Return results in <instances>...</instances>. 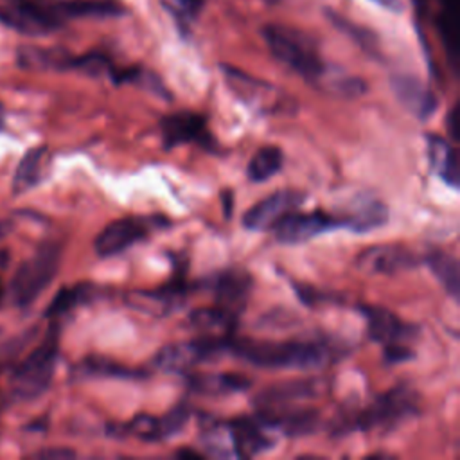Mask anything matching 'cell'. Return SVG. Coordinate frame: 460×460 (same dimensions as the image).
<instances>
[{
  "mask_svg": "<svg viewBox=\"0 0 460 460\" xmlns=\"http://www.w3.org/2000/svg\"><path fill=\"white\" fill-rule=\"evenodd\" d=\"M305 199V194L295 189H280L252 205L244 216L243 225L248 230H268L280 217L296 210Z\"/></svg>",
  "mask_w": 460,
  "mask_h": 460,
  "instance_id": "7c38bea8",
  "label": "cell"
},
{
  "mask_svg": "<svg viewBox=\"0 0 460 460\" xmlns=\"http://www.w3.org/2000/svg\"><path fill=\"white\" fill-rule=\"evenodd\" d=\"M329 20L336 25V29H340L341 32H345L350 40H354L363 50L370 52L372 56H377V38L372 31H368L363 25H356L350 20L343 18L341 14L334 13V11H327Z\"/></svg>",
  "mask_w": 460,
  "mask_h": 460,
  "instance_id": "1f68e13d",
  "label": "cell"
},
{
  "mask_svg": "<svg viewBox=\"0 0 460 460\" xmlns=\"http://www.w3.org/2000/svg\"><path fill=\"white\" fill-rule=\"evenodd\" d=\"M61 255L59 243L45 241L18 266L11 280V296L18 307L31 305L47 289L59 270Z\"/></svg>",
  "mask_w": 460,
  "mask_h": 460,
  "instance_id": "277c9868",
  "label": "cell"
},
{
  "mask_svg": "<svg viewBox=\"0 0 460 460\" xmlns=\"http://www.w3.org/2000/svg\"><path fill=\"white\" fill-rule=\"evenodd\" d=\"M47 158H49V151L45 146L32 147L23 155V158L20 160V164L14 171V178H13L14 194L27 192L41 181Z\"/></svg>",
  "mask_w": 460,
  "mask_h": 460,
  "instance_id": "cb8c5ba5",
  "label": "cell"
},
{
  "mask_svg": "<svg viewBox=\"0 0 460 460\" xmlns=\"http://www.w3.org/2000/svg\"><path fill=\"white\" fill-rule=\"evenodd\" d=\"M284 164V153L277 146H262L255 151V155L250 158L246 167V176L250 181H266L273 178Z\"/></svg>",
  "mask_w": 460,
  "mask_h": 460,
  "instance_id": "f1b7e54d",
  "label": "cell"
},
{
  "mask_svg": "<svg viewBox=\"0 0 460 460\" xmlns=\"http://www.w3.org/2000/svg\"><path fill=\"white\" fill-rule=\"evenodd\" d=\"M38 458H45V460H54V458H59V460H65V458H72L75 456V453L68 447H49V449H43V451H38L36 453Z\"/></svg>",
  "mask_w": 460,
  "mask_h": 460,
  "instance_id": "d590c367",
  "label": "cell"
},
{
  "mask_svg": "<svg viewBox=\"0 0 460 460\" xmlns=\"http://www.w3.org/2000/svg\"><path fill=\"white\" fill-rule=\"evenodd\" d=\"M59 354V325L54 323L43 340L23 358L11 377L13 394L22 401H32L50 386Z\"/></svg>",
  "mask_w": 460,
  "mask_h": 460,
  "instance_id": "3957f363",
  "label": "cell"
},
{
  "mask_svg": "<svg viewBox=\"0 0 460 460\" xmlns=\"http://www.w3.org/2000/svg\"><path fill=\"white\" fill-rule=\"evenodd\" d=\"M225 75L232 90L259 111H277V108L286 104V101L275 95L277 90L268 83L250 77L248 74H243L232 66H225Z\"/></svg>",
  "mask_w": 460,
  "mask_h": 460,
  "instance_id": "ac0fdd59",
  "label": "cell"
},
{
  "mask_svg": "<svg viewBox=\"0 0 460 460\" xmlns=\"http://www.w3.org/2000/svg\"><path fill=\"white\" fill-rule=\"evenodd\" d=\"M203 447L216 456H234L228 422H212L201 431Z\"/></svg>",
  "mask_w": 460,
  "mask_h": 460,
  "instance_id": "4dcf8cb0",
  "label": "cell"
},
{
  "mask_svg": "<svg viewBox=\"0 0 460 460\" xmlns=\"http://www.w3.org/2000/svg\"><path fill=\"white\" fill-rule=\"evenodd\" d=\"M70 70H77L83 72L86 75H111L115 70V65L111 63V59L101 52H88L83 56H74L72 63H70Z\"/></svg>",
  "mask_w": 460,
  "mask_h": 460,
  "instance_id": "d6a6232c",
  "label": "cell"
},
{
  "mask_svg": "<svg viewBox=\"0 0 460 460\" xmlns=\"http://www.w3.org/2000/svg\"><path fill=\"white\" fill-rule=\"evenodd\" d=\"M97 291H99L97 286H92V284H75V286L61 288L56 293V296L52 298V302L49 304L45 316L59 318V316L74 311L75 307L95 300Z\"/></svg>",
  "mask_w": 460,
  "mask_h": 460,
  "instance_id": "484cf974",
  "label": "cell"
},
{
  "mask_svg": "<svg viewBox=\"0 0 460 460\" xmlns=\"http://www.w3.org/2000/svg\"><path fill=\"white\" fill-rule=\"evenodd\" d=\"M176 455L178 456H196V458H199V456H203L201 453H198V451H192V449H180V451H176Z\"/></svg>",
  "mask_w": 460,
  "mask_h": 460,
  "instance_id": "f35d334b",
  "label": "cell"
},
{
  "mask_svg": "<svg viewBox=\"0 0 460 460\" xmlns=\"http://www.w3.org/2000/svg\"><path fill=\"white\" fill-rule=\"evenodd\" d=\"M334 228H341L340 217L332 214H325L320 210L313 212H289L280 217L273 226V234L277 241L284 244H300L322 235L325 232H332Z\"/></svg>",
  "mask_w": 460,
  "mask_h": 460,
  "instance_id": "30bf717a",
  "label": "cell"
},
{
  "mask_svg": "<svg viewBox=\"0 0 460 460\" xmlns=\"http://www.w3.org/2000/svg\"><path fill=\"white\" fill-rule=\"evenodd\" d=\"M417 406H419L417 394L411 388L399 385L377 395L368 406L350 415L349 428L361 429V431H370V429L386 431L401 424L404 419L413 417L419 410Z\"/></svg>",
  "mask_w": 460,
  "mask_h": 460,
  "instance_id": "5b68a950",
  "label": "cell"
},
{
  "mask_svg": "<svg viewBox=\"0 0 460 460\" xmlns=\"http://www.w3.org/2000/svg\"><path fill=\"white\" fill-rule=\"evenodd\" d=\"M232 336H208L171 343L160 349L155 356V365L165 372H189L192 367L203 361H214L221 354L228 352Z\"/></svg>",
  "mask_w": 460,
  "mask_h": 460,
  "instance_id": "8992f818",
  "label": "cell"
},
{
  "mask_svg": "<svg viewBox=\"0 0 460 460\" xmlns=\"http://www.w3.org/2000/svg\"><path fill=\"white\" fill-rule=\"evenodd\" d=\"M18 65L27 70H70L72 54L65 49H41V47H20Z\"/></svg>",
  "mask_w": 460,
  "mask_h": 460,
  "instance_id": "603a6c76",
  "label": "cell"
},
{
  "mask_svg": "<svg viewBox=\"0 0 460 460\" xmlns=\"http://www.w3.org/2000/svg\"><path fill=\"white\" fill-rule=\"evenodd\" d=\"M417 262L419 257L411 250L399 244L372 246L358 255V266L368 273L394 275L417 266Z\"/></svg>",
  "mask_w": 460,
  "mask_h": 460,
  "instance_id": "e0dca14e",
  "label": "cell"
},
{
  "mask_svg": "<svg viewBox=\"0 0 460 460\" xmlns=\"http://www.w3.org/2000/svg\"><path fill=\"white\" fill-rule=\"evenodd\" d=\"M2 113H4V108H2V104H0V124H2Z\"/></svg>",
  "mask_w": 460,
  "mask_h": 460,
  "instance_id": "ab89813d",
  "label": "cell"
},
{
  "mask_svg": "<svg viewBox=\"0 0 460 460\" xmlns=\"http://www.w3.org/2000/svg\"><path fill=\"white\" fill-rule=\"evenodd\" d=\"M318 383L314 379H295L282 381L271 386H266L253 399V404L261 415H275L286 410H291L295 402L311 399L316 395Z\"/></svg>",
  "mask_w": 460,
  "mask_h": 460,
  "instance_id": "5bb4252c",
  "label": "cell"
},
{
  "mask_svg": "<svg viewBox=\"0 0 460 460\" xmlns=\"http://www.w3.org/2000/svg\"><path fill=\"white\" fill-rule=\"evenodd\" d=\"M160 135L165 149L181 144H196L207 151H216L217 147L205 115L194 111H176L165 115L160 120Z\"/></svg>",
  "mask_w": 460,
  "mask_h": 460,
  "instance_id": "9c48e42d",
  "label": "cell"
},
{
  "mask_svg": "<svg viewBox=\"0 0 460 460\" xmlns=\"http://www.w3.org/2000/svg\"><path fill=\"white\" fill-rule=\"evenodd\" d=\"M424 262L429 266L431 273L437 277V280L442 284V288L456 300L458 291H460L458 261L444 250H431L424 257Z\"/></svg>",
  "mask_w": 460,
  "mask_h": 460,
  "instance_id": "83f0119b",
  "label": "cell"
},
{
  "mask_svg": "<svg viewBox=\"0 0 460 460\" xmlns=\"http://www.w3.org/2000/svg\"><path fill=\"white\" fill-rule=\"evenodd\" d=\"M428 156L435 174L449 187H458V158L447 140L438 135H428Z\"/></svg>",
  "mask_w": 460,
  "mask_h": 460,
  "instance_id": "ffe728a7",
  "label": "cell"
},
{
  "mask_svg": "<svg viewBox=\"0 0 460 460\" xmlns=\"http://www.w3.org/2000/svg\"><path fill=\"white\" fill-rule=\"evenodd\" d=\"M388 219V208L377 201V199H359L354 203V207L340 217L341 226L352 230V232H370L381 225H385Z\"/></svg>",
  "mask_w": 460,
  "mask_h": 460,
  "instance_id": "7402d4cb",
  "label": "cell"
},
{
  "mask_svg": "<svg viewBox=\"0 0 460 460\" xmlns=\"http://www.w3.org/2000/svg\"><path fill=\"white\" fill-rule=\"evenodd\" d=\"M413 350L404 345V343H395V345H385V359L394 365V363H402L410 361L413 358Z\"/></svg>",
  "mask_w": 460,
  "mask_h": 460,
  "instance_id": "e575fe53",
  "label": "cell"
},
{
  "mask_svg": "<svg viewBox=\"0 0 460 460\" xmlns=\"http://www.w3.org/2000/svg\"><path fill=\"white\" fill-rule=\"evenodd\" d=\"M228 352L259 368H322L331 361V352L316 341H275L253 338H230Z\"/></svg>",
  "mask_w": 460,
  "mask_h": 460,
  "instance_id": "6da1fadb",
  "label": "cell"
},
{
  "mask_svg": "<svg viewBox=\"0 0 460 460\" xmlns=\"http://www.w3.org/2000/svg\"><path fill=\"white\" fill-rule=\"evenodd\" d=\"M0 234H2V230H0Z\"/></svg>",
  "mask_w": 460,
  "mask_h": 460,
  "instance_id": "b9f144b4",
  "label": "cell"
},
{
  "mask_svg": "<svg viewBox=\"0 0 460 460\" xmlns=\"http://www.w3.org/2000/svg\"><path fill=\"white\" fill-rule=\"evenodd\" d=\"M65 20V14L56 7H45L25 2L0 4V22L22 34H49L63 27Z\"/></svg>",
  "mask_w": 460,
  "mask_h": 460,
  "instance_id": "ba28073f",
  "label": "cell"
},
{
  "mask_svg": "<svg viewBox=\"0 0 460 460\" xmlns=\"http://www.w3.org/2000/svg\"><path fill=\"white\" fill-rule=\"evenodd\" d=\"M164 2L165 5L171 7L172 14L181 22H192L199 14L205 4V0H164Z\"/></svg>",
  "mask_w": 460,
  "mask_h": 460,
  "instance_id": "836d02e7",
  "label": "cell"
},
{
  "mask_svg": "<svg viewBox=\"0 0 460 460\" xmlns=\"http://www.w3.org/2000/svg\"><path fill=\"white\" fill-rule=\"evenodd\" d=\"M0 295H2V286H0Z\"/></svg>",
  "mask_w": 460,
  "mask_h": 460,
  "instance_id": "60d3db41",
  "label": "cell"
},
{
  "mask_svg": "<svg viewBox=\"0 0 460 460\" xmlns=\"http://www.w3.org/2000/svg\"><path fill=\"white\" fill-rule=\"evenodd\" d=\"M66 18H113L126 14L117 0H65Z\"/></svg>",
  "mask_w": 460,
  "mask_h": 460,
  "instance_id": "f546056e",
  "label": "cell"
},
{
  "mask_svg": "<svg viewBox=\"0 0 460 460\" xmlns=\"http://www.w3.org/2000/svg\"><path fill=\"white\" fill-rule=\"evenodd\" d=\"M252 381L241 374H192L189 377V388L196 394L207 395H226L237 394L250 388Z\"/></svg>",
  "mask_w": 460,
  "mask_h": 460,
  "instance_id": "44dd1931",
  "label": "cell"
},
{
  "mask_svg": "<svg viewBox=\"0 0 460 460\" xmlns=\"http://www.w3.org/2000/svg\"><path fill=\"white\" fill-rule=\"evenodd\" d=\"M261 34L273 58L307 83L322 84L329 77L331 66L322 59L316 41L305 32L282 23H268Z\"/></svg>",
  "mask_w": 460,
  "mask_h": 460,
  "instance_id": "7a4b0ae2",
  "label": "cell"
},
{
  "mask_svg": "<svg viewBox=\"0 0 460 460\" xmlns=\"http://www.w3.org/2000/svg\"><path fill=\"white\" fill-rule=\"evenodd\" d=\"M252 277L243 270H225L214 275L212 291L216 298V305L237 316L246 305V300L252 291Z\"/></svg>",
  "mask_w": 460,
  "mask_h": 460,
  "instance_id": "2e32d148",
  "label": "cell"
},
{
  "mask_svg": "<svg viewBox=\"0 0 460 460\" xmlns=\"http://www.w3.org/2000/svg\"><path fill=\"white\" fill-rule=\"evenodd\" d=\"M392 88L401 101V104L411 111L420 120L429 119L437 110V97L429 88H426L417 77L413 75H394L392 77Z\"/></svg>",
  "mask_w": 460,
  "mask_h": 460,
  "instance_id": "d6986e66",
  "label": "cell"
},
{
  "mask_svg": "<svg viewBox=\"0 0 460 460\" xmlns=\"http://www.w3.org/2000/svg\"><path fill=\"white\" fill-rule=\"evenodd\" d=\"M77 377H117V379H138L146 374L142 370L124 367L113 359L101 358V356H88L84 358L74 370Z\"/></svg>",
  "mask_w": 460,
  "mask_h": 460,
  "instance_id": "d4e9b609",
  "label": "cell"
},
{
  "mask_svg": "<svg viewBox=\"0 0 460 460\" xmlns=\"http://www.w3.org/2000/svg\"><path fill=\"white\" fill-rule=\"evenodd\" d=\"M167 223L164 217H142V216H124L110 225H106L93 241V250L99 257L108 259L131 248L135 243L146 239L149 232Z\"/></svg>",
  "mask_w": 460,
  "mask_h": 460,
  "instance_id": "52a82bcc",
  "label": "cell"
},
{
  "mask_svg": "<svg viewBox=\"0 0 460 460\" xmlns=\"http://www.w3.org/2000/svg\"><path fill=\"white\" fill-rule=\"evenodd\" d=\"M189 320L196 329L205 331L208 336H232L237 325V316L217 305L196 309L189 314Z\"/></svg>",
  "mask_w": 460,
  "mask_h": 460,
  "instance_id": "4316f807",
  "label": "cell"
},
{
  "mask_svg": "<svg viewBox=\"0 0 460 460\" xmlns=\"http://www.w3.org/2000/svg\"><path fill=\"white\" fill-rule=\"evenodd\" d=\"M377 4H381L383 7H386V9H394V11H397L399 9V5H401V0H376Z\"/></svg>",
  "mask_w": 460,
  "mask_h": 460,
  "instance_id": "74e56055",
  "label": "cell"
},
{
  "mask_svg": "<svg viewBox=\"0 0 460 460\" xmlns=\"http://www.w3.org/2000/svg\"><path fill=\"white\" fill-rule=\"evenodd\" d=\"M456 110L453 108L449 111V117H447V124H449V133L453 135V138H458V126H456Z\"/></svg>",
  "mask_w": 460,
  "mask_h": 460,
  "instance_id": "8d00e7d4",
  "label": "cell"
},
{
  "mask_svg": "<svg viewBox=\"0 0 460 460\" xmlns=\"http://www.w3.org/2000/svg\"><path fill=\"white\" fill-rule=\"evenodd\" d=\"M359 311L363 313L367 325H368V336L385 345H395V343H406L408 340H413L419 332L415 325H410L402 322L395 313L379 307V305H361Z\"/></svg>",
  "mask_w": 460,
  "mask_h": 460,
  "instance_id": "9a60e30c",
  "label": "cell"
},
{
  "mask_svg": "<svg viewBox=\"0 0 460 460\" xmlns=\"http://www.w3.org/2000/svg\"><path fill=\"white\" fill-rule=\"evenodd\" d=\"M234 456L252 458L275 446L277 429L261 415L237 417L228 422Z\"/></svg>",
  "mask_w": 460,
  "mask_h": 460,
  "instance_id": "8fae6325",
  "label": "cell"
},
{
  "mask_svg": "<svg viewBox=\"0 0 460 460\" xmlns=\"http://www.w3.org/2000/svg\"><path fill=\"white\" fill-rule=\"evenodd\" d=\"M190 417V410L185 402H180L174 406L169 413L162 417H151V415H137L131 422H128L124 428L117 426V435L119 433H128V435H137L138 438L156 442V440H165L174 435H178L187 420Z\"/></svg>",
  "mask_w": 460,
  "mask_h": 460,
  "instance_id": "4fadbf2b",
  "label": "cell"
}]
</instances>
